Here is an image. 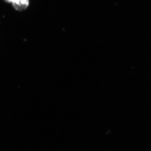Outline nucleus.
<instances>
[{
	"mask_svg": "<svg viewBox=\"0 0 151 151\" xmlns=\"http://www.w3.org/2000/svg\"><path fill=\"white\" fill-rule=\"evenodd\" d=\"M14 8L16 10L22 11L27 8L29 5V0H16L12 3Z\"/></svg>",
	"mask_w": 151,
	"mask_h": 151,
	"instance_id": "f257e3e1",
	"label": "nucleus"
},
{
	"mask_svg": "<svg viewBox=\"0 0 151 151\" xmlns=\"http://www.w3.org/2000/svg\"><path fill=\"white\" fill-rule=\"evenodd\" d=\"M6 2L8 3H12L13 2L15 1L16 0H4Z\"/></svg>",
	"mask_w": 151,
	"mask_h": 151,
	"instance_id": "f03ea898",
	"label": "nucleus"
}]
</instances>
